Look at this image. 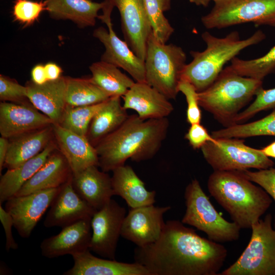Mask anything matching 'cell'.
<instances>
[{"label": "cell", "instance_id": "cell-7", "mask_svg": "<svg viewBox=\"0 0 275 275\" xmlns=\"http://www.w3.org/2000/svg\"><path fill=\"white\" fill-rule=\"evenodd\" d=\"M184 198L186 210L181 220L183 224L203 231L208 239L218 243L238 239L240 227L226 220L216 211L197 179L187 185Z\"/></svg>", "mask_w": 275, "mask_h": 275}, {"label": "cell", "instance_id": "cell-13", "mask_svg": "<svg viewBox=\"0 0 275 275\" xmlns=\"http://www.w3.org/2000/svg\"><path fill=\"white\" fill-rule=\"evenodd\" d=\"M60 187L15 196L8 200L5 210L11 215L14 227L20 237L29 238L60 190Z\"/></svg>", "mask_w": 275, "mask_h": 275}, {"label": "cell", "instance_id": "cell-45", "mask_svg": "<svg viewBox=\"0 0 275 275\" xmlns=\"http://www.w3.org/2000/svg\"><path fill=\"white\" fill-rule=\"evenodd\" d=\"M9 146L8 139L4 136L0 138V173L3 169Z\"/></svg>", "mask_w": 275, "mask_h": 275}, {"label": "cell", "instance_id": "cell-47", "mask_svg": "<svg viewBox=\"0 0 275 275\" xmlns=\"http://www.w3.org/2000/svg\"><path fill=\"white\" fill-rule=\"evenodd\" d=\"M216 0H189L191 3L195 4L197 6H202L205 7L208 6L209 3Z\"/></svg>", "mask_w": 275, "mask_h": 275}, {"label": "cell", "instance_id": "cell-26", "mask_svg": "<svg viewBox=\"0 0 275 275\" xmlns=\"http://www.w3.org/2000/svg\"><path fill=\"white\" fill-rule=\"evenodd\" d=\"M52 125L11 139L4 167L13 169L41 152L52 141Z\"/></svg>", "mask_w": 275, "mask_h": 275}, {"label": "cell", "instance_id": "cell-12", "mask_svg": "<svg viewBox=\"0 0 275 275\" xmlns=\"http://www.w3.org/2000/svg\"><path fill=\"white\" fill-rule=\"evenodd\" d=\"M126 209L111 199L96 210L91 220L92 236L90 250L99 256L115 260L116 253Z\"/></svg>", "mask_w": 275, "mask_h": 275}, {"label": "cell", "instance_id": "cell-32", "mask_svg": "<svg viewBox=\"0 0 275 275\" xmlns=\"http://www.w3.org/2000/svg\"><path fill=\"white\" fill-rule=\"evenodd\" d=\"M211 135L214 139L275 136V108L270 114L261 119L247 123L235 124L213 131Z\"/></svg>", "mask_w": 275, "mask_h": 275}, {"label": "cell", "instance_id": "cell-42", "mask_svg": "<svg viewBox=\"0 0 275 275\" xmlns=\"http://www.w3.org/2000/svg\"><path fill=\"white\" fill-rule=\"evenodd\" d=\"M0 221L4 227L6 235V250H16L18 248L12 233V227L14 226L13 218L10 214L0 204Z\"/></svg>", "mask_w": 275, "mask_h": 275}, {"label": "cell", "instance_id": "cell-37", "mask_svg": "<svg viewBox=\"0 0 275 275\" xmlns=\"http://www.w3.org/2000/svg\"><path fill=\"white\" fill-rule=\"evenodd\" d=\"M44 10H46L45 1L15 0L12 13L15 20L28 26L37 20Z\"/></svg>", "mask_w": 275, "mask_h": 275}, {"label": "cell", "instance_id": "cell-4", "mask_svg": "<svg viewBox=\"0 0 275 275\" xmlns=\"http://www.w3.org/2000/svg\"><path fill=\"white\" fill-rule=\"evenodd\" d=\"M201 36L206 48L202 51L190 52L193 60L185 65L181 79L191 83L198 92L214 81L228 62L243 49L265 38V35L261 30L244 39H240L237 31L232 32L223 38L216 37L208 32H204Z\"/></svg>", "mask_w": 275, "mask_h": 275}, {"label": "cell", "instance_id": "cell-2", "mask_svg": "<svg viewBox=\"0 0 275 275\" xmlns=\"http://www.w3.org/2000/svg\"><path fill=\"white\" fill-rule=\"evenodd\" d=\"M169 127L167 118L143 120L138 115L128 116L95 147L98 166L107 172L124 165L129 158L140 162L153 158L166 138Z\"/></svg>", "mask_w": 275, "mask_h": 275}, {"label": "cell", "instance_id": "cell-10", "mask_svg": "<svg viewBox=\"0 0 275 275\" xmlns=\"http://www.w3.org/2000/svg\"><path fill=\"white\" fill-rule=\"evenodd\" d=\"M214 3L210 12L201 18L208 29L247 22L265 25L275 17V0H216Z\"/></svg>", "mask_w": 275, "mask_h": 275}, {"label": "cell", "instance_id": "cell-22", "mask_svg": "<svg viewBox=\"0 0 275 275\" xmlns=\"http://www.w3.org/2000/svg\"><path fill=\"white\" fill-rule=\"evenodd\" d=\"M92 166L73 174L71 183L76 193L96 210L104 206L114 196L111 177Z\"/></svg>", "mask_w": 275, "mask_h": 275}, {"label": "cell", "instance_id": "cell-20", "mask_svg": "<svg viewBox=\"0 0 275 275\" xmlns=\"http://www.w3.org/2000/svg\"><path fill=\"white\" fill-rule=\"evenodd\" d=\"M52 127L60 151L67 160L73 174L92 166H98L95 147L87 137L76 134L58 123H54Z\"/></svg>", "mask_w": 275, "mask_h": 275}, {"label": "cell", "instance_id": "cell-5", "mask_svg": "<svg viewBox=\"0 0 275 275\" xmlns=\"http://www.w3.org/2000/svg\"><path fill=\"white\" fill-rule=\"evenodd\" d=\"M262 86V80L238 75L226 67L210 86L198 93L199 105L229 127L235 124L240 111Z\"/></svg>", "mask_w": 275, "mask_h": 275}, {"label": "cell", "instance_id": "cell-15", "mask_svg": "<svg viewBox=\"0 0 275 275\" xmlns=\"http://www.w3.org/2000/svg\"><path fill=\"white\" fill-rule=\"evenodd\" d=\"M120 13L125 41L144 61L147 42L152 31L144 0H109Z\"/></svg>", "mask_w": 275, "mask_h": 275}, {"label": "cell", "instance_id": "cell-39", "mask_svg": "<svg viewBox=\"0 0 275 275\" xmlns=\"http://www.w3.org/2000/svg\"><path fill=\"white\" fill-rule=\"evenodd\" d=\"M240 171L249 180L261 187L275 202V168L271 167L255 172L248 170Z\"/></svg>", "mask_w": 275, "mask_h": 275}, {"label": "cell", "instance_id": "cell-41", "mask_svg": "<svg viewBox=\"0 0 275 275\" xmlns=\"http://www.w3.org/2000/svg\"><path fill=\"white\" fill-rule=\"evenodd\" d=\"M184 138L195 150L201 149L208 142L215 140L200 123L191 124Z\"/></svg>", "mask_w": 275, "mask_h": 275}, {"label": "cell", "instance_id": "cell-9", "mask_svg": "<svg viewBox=\"0 0 275 275\" xmlns=\"http://www.w3.org/2000/svg\"><path fill=\"white\" fill-rule=\"evenodd\" d=\"M244 142L238 138L215 139L206 143L201 150L214 171L262 170L274 165L261 149L249 147Z\"/></svg>", "mask_w": 275, "mask_h": 275}, {"label": "cell", "instance_id": "cell-21", "mask_svg": "<svg viewBox=\"0 0 275 275\" xmlns=\"http://www.w3.org/2000/svg\"><path fill=\"white\" fill-rule=\"evenodd\" d=\"M28 99L37 109L49 118L53 123H59L67 106V77L61 76L42 85L32 81L25 86Z\"/></svg>", "mask_w": 275, "mask_h": 275}, {"label": "cell", "instance_id": "cell-48", "mask_svg": "<svg viewBox=\"0 0 275 275\" xmlns=\"http://www.w3.org/2000/svg\"><path fill=\"white\" fill-rule=\"evenodd\" d=\"M265 25L275 26V17L267 21Z\"/></svg>", "mask_w": 275, "mask_h": 275}, {"label": "cell", "instance_id": "cell-40", "mask_svg": "<svg viewBox=\"0 0 275 275\" xmlns=\"http://www.w3.org/2000/svg\"><path fill=\"white\" fill-rule=\"evenodd\" d=\"M27 96V88L13 79L0 75V99L3 101L20 102Z\"/></svg>", "mask_w": 275, "mask_h": 275}, {"label": "cell", "instance_id": "cell-43", "mask_svg": "<svg viewBox=\"0 0 275 275\" xmlns=\"http://www.w3.org/2000/svg\"><path fill=\"white\" fill-rule=\"evenodd\" d=\"M32 81L36 84L42 85L48 81L44 66L41 64L36 65L31 71Z\"/></svg>", "mask_w": 275, "mask_h": 275}, {"label": "cell", "instance_id": "cell-27", "mask_svg": "<svg viewBox=\"0 0 275 275\" xmlns=\"http://www.w3.org/2000/svg\"><path fill=\"white\" fill-rule=\"evenodd\" d=\"M46 11L56 19L70 20L80 28L94 26L98 12L104 7L101 3L91 0H45Z\"/></svg>", "mask_w": 275, "mask_h": 275}, {"label": "cell", "instance_id": "cell-33", "mask_svg": "<svg viewBox=\"0 0 275 275\" xmlns=\"http://www.w3.org/2000/svg\"><path fill=\"white\" fill-rule=\"evenodd\" d=\"M228 68L242 76L262 80L275 71V45L265 55L252 60H242L237 57L231 61Z\"/></svg>", "mask_w": 275, "mask_h": 275}, {"label": "cell", "instance_id": "cell-19", "mask_svg": "<svg viewBox=\"0 0 275 275\" xmlns=\"http://www.w3.org/2000/svg\"><path fill=\"white\" fill-rule=\"evenodd\" d=\"M122 97L123 107L143 120L167 118L174 110L169 99L147 82H135Z\"/></svg>", "mask_w": 275, "mask_h": 275}, {"label": "cell", "instance_id": "cell-34", "mask_svg": "<svg viewBox=\"0 0 275 275\" xmlns=\"http://www.w3.org/2000/svg\"><path fill=\"white\" fill-rule=\"evenodd\" d=\"M105 101L87 106L67 105L61 120L58 124L76 134L87 137L94 116L103 106Z\"/></svg>", "mask_w": 275, "mask_h": 275}, {"label": "cell", "instance_id": "cell-3", "mask_svg": "<svg viewBox=\"0 0 275 275\" xmlns=\"http://www.w3.org/2000/svg\"><path fill=\"white\" fill-rule=\"evenodd\" d=\"M210 194L241 229L252 225L269 208L271 197L240 171H214L207 181Z\"/></svg>", "mask_w": 275, "mask_h": 275}, {"label": "cell", "instance_id": "cell-28", "mask_svg": "<svg viewBox=\"0 0 275 275\" xmlns=\"http://www.w3.org/2000/svg\"><path fill=\"white\" fill-rule=\"evenodd\" d=\"M51 141L44 149L36 156L19 167L8 169L0 180V204L15 196L24 184L42 166L49 156L56 149Z\"/></svg>", "mask_w": 275, "mask_h": 275}, {"label": "cell", "instance_id": "cell-11", "mask_svg": "<svg viewBox=\"0 0 275 275\" xmlns=\"http://www.w3.org/2000/svg\"><path fill=\"white\" fill-rule=\"evenodd\" d=\"M104 1L105 4L102 9V14L98 18L106 24L108 29L100 26L95 29L93 34L105 47L101 61L123 69L136 82H146L144 61L132 51L125 41L122 40L115 33L111 20V14L115 7L109 0Z\"/></svg>", "mask_w": 275, "mask_h": 275}, {"label": "cell", "instance_id": "cell-31", "mask_svg": "<svg viewBox=\"0 0 275 275\" xmlns=\"http://www.w3.org/2000/svg\"><path fill=\"white\" fill-rule=\"evenodd\" d=\"M110 97L90 78L67 77V105L72 106L90 105L103 102Z\"/></svg>", "mask_w": 275, "mask_h": 275}, {"label": "cell", "instance_id": "cell-8", "mask_svg": "<svg viewBox=\"0 0 275 275\" xmlns=\"http://www.w3.org/2000/svg\"><path fill=\"white\" fill-rule=\"evenodd\" d=\"M272 216L252 225V235L247 246L238 259L221 275H275V228Z\"/></svg>", "mask_w": 275, "mask_h": 275}, {"label": "cell", "instance_id": "cell-17", "mask_svg": "<svg viewBox=\"0 0 275 275\" xmlns=\"http://www.w3.org/2000/svg\"><path fill=\"white\" fill-rule=\"evenodd\" d=\"M91 220H79L63 227L58 234L44 239L40 244L42 255L51 259L90 250Z\"/></svg>", "mask_w": 275, "mask_h": 275}, {"label": "cell", "instance_id": "cell-36", "mask_svg": "<svg viewBox=\"0 0 275 275\" xmlns=\"http://www.w3.org/2000/svg\"><path fill=\"white\" fill-rule=\"evenodd\" d=\"M255 96L253 103L238 114L235 120V124L242 123L261 111L275 108V88L266 90L262 87L257 91Z\"/></svg>", "mask_w": 275, "mask_h": 275}, {"label": "cell", "instance_id": "cell-16", "mask_svg": "<svg viewBox=\"0 0 275 275\" xmlns=\"http://www.w3.org/2000/svg\"><path fill=\"white\" fill-rule=\"evenodd\" d=\"M72 178L61 186L44 221L49 228L64 227L79 220L91 219L96 211L74 190Z\"/></svg>", "mask_w": 275, "mask_h": 275}, {"label": "cell", "instance_id": "cell-38", "mask_svg": "<svg viewBox=\"0 0 275 275\" xmlns=\"http://www.w3.org/2000/svg\"><path fill=\"white\" fill-rule=\"evenodd\" d=\"M178 91L184 95L187 102V122L190 125L200 123L202 114L198 101V92L191 83L182 79L179 83Z\"/></svg>", "mask_w": 275, "mask_h": 275}, {"label": "cell", "instance_id": "cell-46", "mask_svg": "<svg viewBox=\"0 0 275 275\" xmlns=\"http://www.w3.org/2000/svg\"><path fill=\"white\" fill-rule=\"evenodd\" d=\"M261 150L266 156L275 158V141L268 145Z\"/></svg>", "mask_w": 275, "mask_h": 275}, {"label": "cell", "instance_id": "cell-25", "mask_svg": "<svg viewBox=\"0 0 275 275\" xmlns=\"http://www.w3.org/2000/svg\"><path fill=\"white\" fill-rule=\"evenodd\" d=\"M112 171L114 195L122 197L128 207L134 208L154 204L156 191L147 190L144 182L130 166L124 164Z\"/></svg>", "mask_w": 275, "mask_h": 275}, {"label": "cell", "instance_id": "cell-29", "mask_svg": "<svg viewBox=\"0 0 275 275\" xmlns=\"http://www.w3.org/2000/svg\"><path fill=\"white\" fill-rule=\"evenodd\" d=\"M128 117L126 109L121 104V97H111L94 116L89 128L88 139L95 147L118 129Z\"/></svg>", "mask_w": 275, "mask_h": 275}, {"label": "cell", "instance_id": "cell-18", "mask_svg": "<svg viewBox=\"0 0 275 275\" xmlns=\"http://www.w3.org/2000/svg\"><path fill=\"white\" fill-rule=\"evenodd\" d=\"M53 124L47 116L30 106L5 101L0 103V133L8 139Z\"/></svg>", "mask_w": 275, "mask_h": 275}, {"label": "cell", "instance_id": "cell-23", "mask_svg": "<svg viewBox=\"0 0 275 275\" xmlns=\"http://www.w3.org/2000/svg\"><path fill=\"white\" fill-rule=\"evenodd\" d=\"M90 250L72 255L73 266L64 275H150L143 265L97 257Z\"/></svg>", "mask_w": 275, "mask_h": 275}, {"label": "cell", "instance_id": "cell-14", "mask_svg": "<svg viewBox=\"0 0 275 275\" xmlns=\"http://www.w3.org/2000/svg\"><path fill=\"white\" fill-rule=\"evenodd\" d=\"M171 208L153 204L131 208L124 218L121 236L139 247L155 242L166 224L163 215Z\"/></svg>", "mask_w": 275, "mask_h": 275}, {"label": "cell", "instance_id": "cell-6", "mask_svg": "<svg viewBox=\"0 0 275 275\" xmlns=\"http://www.w3.org/2000/svg\"><path fill=\"white\" fill-rule=\"evenodd\" d=\"M186 60L181 47L161 42L152 31L144 60L146 82L168 99H175Z\"/></svg>", "mask_w": 275, "mask_h": 275}, {"label": "cell", "instance_id": "cell-35", "mask_svg": "<svg viewBox=\"0 0 275 275\" xmlns=\"http://www.w3.org/2000/svg\"><path fill=\"white\" fill-rule=\"evenodd\" d=\"M152 31L157 39L166 43L174 29L164 15L171 8V0H144Z\"/></svg>", "mask_w": 275, "mask_h": 275}, {"label": "cell", "instance_id": "cell-44", "mask_svg": "<svg viewBox=\"0 0 275 275\" xmlns=\"http://www.w3.org/2000/svg\"><path fill=\"white\" fill-rule=\"evenodd\" d=\"M44 68L48 80H56L61 76L62 70L55 63H48L44 65Z\"/></svg>", "mask_w": 275, "mask_h": 275}, {"label": "cell", "instance_id": "cell-24", "mask_svg": "<svg viewBox=\"0 0 275 275\" xmlns=\"http://www.w3.org/2000/svg\"><path fill=\"white\" fill-rule=\"evenodd\" d=\"M72 175L71 169L65 157L60 151H54L15 196H22L43 189L60 187L70 180Z\"/></svg>", "mask_w": 275, "mask_h": 275}, {"label": "cell", "instance_id": "cell-1", "mask_svg": "<svg viewBox=\"0 0 275 275\" xmlns=\"http://www.w3.org/2000/svg\"><path fill=\"white\" fill-rule=\"evenodd\" d=\"M223 245L198 235L181 222H166L159 238L136 246L134 262L150 275H217L227 256Z\"/></svg>", "mask_w": 275, "mask_h": 275}, {"label": "cell", "instance_id": "cell-30", "mask_svg": "<svg viewBox=\"0 0 275 275\" xmlns=\"http://www.w3.org/2000/svg\"><path fill=\"white\" fill-rule=\"evenodd\" d=\"M89 69L91 80L111 97H122L135 82L118 67L101 60L92 64Z\"/></svg>", "mask_w": 275, "mask_h": 275}]
</instances>
